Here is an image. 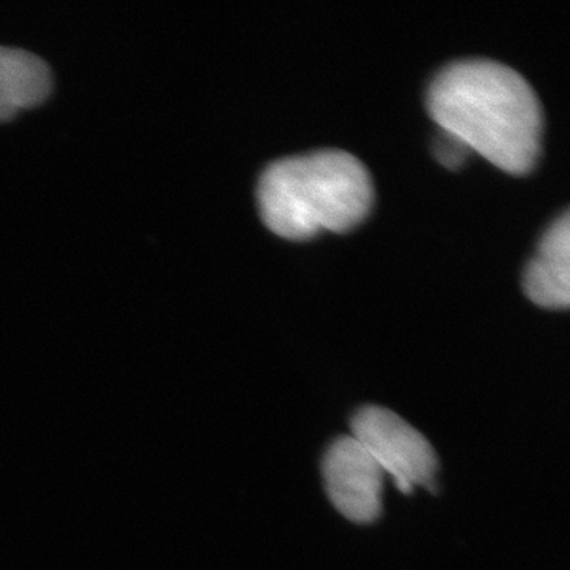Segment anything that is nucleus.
<instances>
[{
    "instance_id": "1",
    "label": "nucleus",
    "mask_w": 570,
    "mask_h": 570,
    "mask_svg": "<svg viewBox=\"0 0 570 570\" xmlns=\"http://www.w3.org/2000/svg\"><path fill=\"white\" fill-rule=\"evenodd\" d=\"M426 105L442 130L501 170L523 175L538 163L543 126L538 94L504 63H450L431 81Z\"/></svg>"
},
{
    "instance_id": "2",
    "label": "nucleus",
    "mask_w": 570,
    "mask_h": 570,
    "mask_svg": "<svg viewBox=\"0 0 570 570\" xmlns=\"http://www.w3.org/2000/svg\"><path fill=\"white\" fill-rule=\"evenodd\" d=\"M266 227L287 239L318 232L344 234L374 204V186L362 160L341 149H321L269 164L257 187Z\"/></svg>"
},
{
    "instance_id": "3",
    "label": "nucleus",
    "mask_w": 570,
    "mask_h": 570,
    "mask_svg": "<svg viewBox=\"0 0 570 570\" xmlns=\"http://www.w3.org/2000/svg\"><path fill=\"white\" fill-rule=\"evenodd\" d=\"M352 436L376 460L397 489L411 493L415 485L431 489L436 474V453L420 431L395 412L377 406L360 409L351 422Z\"/></svg>"
},
{
    "instance_id": "4",
    "label": "nucleus",
    "mask_w": 570,
    "mask_h": 570,
    "mask_svg": "<svg viewBox=\"0 0 570 570\" xmlns=\"http://www.w3.org/2000/svg\"><path fill=\"white\" fill-rule=\"evenodd\" d=\"M384 474L354 436L337 438L326 450V493L337 512L354 523H373L381 515Z\"/></svg>"
},
{
    "instance_id": "5",
    "label": "nucleus",
    "mask_w": 570,
    "mask_h": 570,
    "mask_svg": "<svg viewBox=\"0 0 570 570\" xmlns=\"http://www.w3.org/2000/svg\"><path fill=\"white\" fill-rule=\"evenodd\" d=\"M531 302L547 309H566L570 303V214L564 212L543 235L538 253L523 275Z\"/></svg>"
},
{
    "instance_id": "6",
    "label": "nucleus",
    "mask_w": 570,
    "mask_h": 570,
    "mask_svg": "<svg viewBox=\"0 0 570 570\" xmlns=\"http://www.w3.org/2000/svg\"><path fill=\"white\" fill-rule=\"evenodd\" d=\"M50 91L47 63L32 52L0 47V122L37 107Z\"/></svg>"
},
{
    "instance_id": "7",
    "label": "nucleus",
    "mask_w": 570,
    "mask_h": 570,
    "mask_svg": "<svg viewBox=\"0 0 570 570\" xmlns=\"http://www.w3.org/2000/svg\"><path fill=\"white\" fill-rule=\"evenodd\" d=\"M471 149L460 140L459 137L445 130H439L436 141H434V154H436L439 163L450 170H456L464 160L468 159V153Z\"/></svg>"
}]
</instances>
